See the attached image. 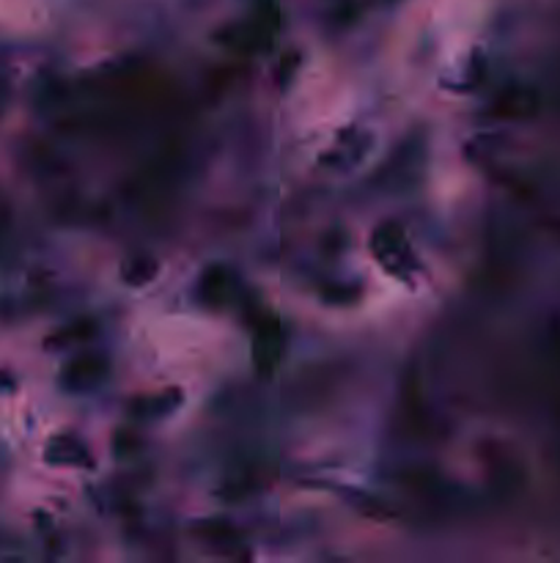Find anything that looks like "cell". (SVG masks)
Masks as SVG:
<instances>
[]
</instances>
